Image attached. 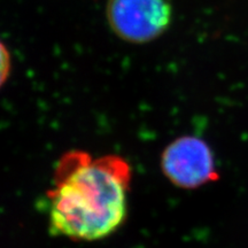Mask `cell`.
Wrapping results in <instances>:
<instances>
[{"label":"cell","mask_w":248,"mask_h":248,"mask_svg":"<svg viewBox=\"0 0 248 248\" xmlns=\"http://www.w3.org/2000/svg\"><path fill=\"white\" fill-rule=\"evenodd\" d=\"M49 194V228L58 235L93 241L116 231L126 216L128 166L122 159L90 160L73 153Z\"/></svg>","instance_id":"cell-1"},{"label":"cell","mask_w":248,"mask_h":248,"mask_svg":"<svg viewBox=\"0 0 248 248\" xmlns=\"http://www.w3.org/2000/svg\"><path fill=\"white\" fill-rule=\"evenodd\" d=\"M172 0H107L111 32L124 42L142 45L157 39L172 21Z\"/></svg>","instance_id":"cell-2"},{"label":"cell","mask_w":248,"mask_h":248,"mask_svg":"<svg viewBox=\"0 0 248 248\" xmlns=\"http://www.w3.org/2000/svg\"><path fill=\"white\" fill-rule=\"evenodd\" d=\"M162 168L167 177L183 188H197L219 178L212 148L194 136L170 142L162 154Z\"/></svg>","instance_id":"cell-3"},{"label":"cell","mask_w":248,"mask_h":248,"mask_svg":"<svg viewBox=\"0 0 248 248\" xmlns=\"http://www.w3.org/2000/svg\"><path fill=\"white\" fill-rule=\"evenodd\" d=\"M12 71V57L7 46L0 40V89L7 82Z\"/></svg>","instance_id":"cell-4"}]
</instances>
